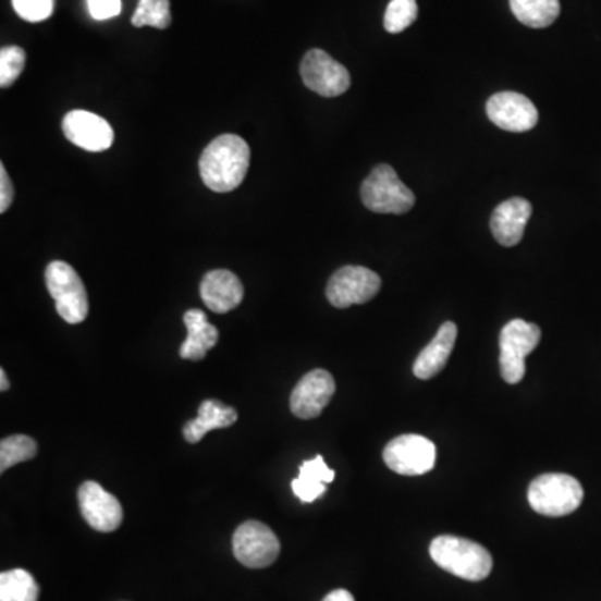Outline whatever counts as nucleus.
Instances as JSON below:
<instances>
[{
  "label": "nucleus",
  "instance_id": "obj_1",
  "mask_svg": "<svg viewBox=\"0 0 601 601\" xmlns=\"http://www.w3.org/2000/svg\"><path fill=\"white\" fill-rule=\"evenodd\" d=\"M250 149L243 137L222 134L200 155L203 183L214 193H231L243 184L249 169Z\"/></svg>",
  "mask_w": 601,
  "mask_h": 601
},
{
  "label": "nucleus",
  "instance_id": "obj_2",
  "mask_svg": "<svg viewBox=\"0 0 601 601\" xmlns=\"http://www.w3.org/2000/svg\"><path fill=\"white\" fill-rule=\"evenodd\" d=\"M430 555L440 568L463 580H485L493 569L490 551L466 538L451 535L434 538L430 544Z\"/></svg>",
  "mask_w": 601,
  "mask_h": 601
},
{
  "label": "nucleus",
  "instance_id": "obj_3",
  "mask_svg": "<svg viewBox=\"0 0 601 601\" xmlns=\"http://www.w3.org/2000/svg\"><path fill=\"white\" fill-rule=\"evenodd\" d=\"M580 481L563 473L538 476L528 488L531 508L543 516L560 518L580 508L584 501Z\"/></svg>",
  "mask_w": 601,
  "mask_h": 601
},
{
  "label": "nucleus",
  "instance_id": "obj_4",
  "mask_svg": "<svg viewBox=\"0 0 601 601\" xmlns=\"http://www.w3.org/2000/svg\"><path fill=\"white\" fill-rule=\"evenodd\" d=\"M363 205L376 214H405L415 206V194L391 165H376L361 186Z\"/></svg>",
  "mask_w": 601,
  "mask_h": 601
},
{
  "label": "nucleus",
  "instance_id": "obj_5",
  "mask_svg": "<svg viewBox=\"0 0 601 601\" xmlns=\"http://www.w3.org/2000/svg\"><path fill=\"white\" fill-rule=\"evenodd\" d=\"M46 286L54 297L58 315L69 324H79L89 315V299L81 275L64 261L46 268Z\"/></svg>",
  "mask_w": 601,
  "mask_h": 601
},
{
  "label": "nucleus",
  "instance_id": "obj_6",
  "mask_svg": "<svg viewBox=\"0 0 601 601\" xmlns=\"http://www.w3.org/2000/svg\"><path fill=\"white\" fill-rule=\"evenodd\" d=\"M540 340V326L523 319H512L501 330L500 368L506 383L518 384L525 378V358L533 353Z\"/></svg>",
  "mask_w": 601,
  "mask_h": 601
},
{
  "label": "nucleus",
  "instance_id": "obj_7",
  "mask_svg": "<svg viewBox=\"0 0 601 601\" xmlns=\"http://www.w3.org/2000/svg\"><path fill=\"white\" fill-rule=\"evenodd\" d=\"M381 278L363 266H344L331 275L326 296L334 308L365 305L380 293Z\"/></svg>",
  "mask_w": 601,
  "mask_h": 601
},
{
  "label": "nucleus",
  "instance_id": "obj_8",
  "mask_svg": "<svg viewBox=\"0 0 601 601\" xmlns=\"http://www.w3.org/2000/svg\"><path fill=\"white\" fill-rule=\"evenodd\" d=\"M233 551L247 568H268L280 556L281 544L268 525L250 519L234 531Z\"/></svg>",
  "mask_w": 601,
  "mask_h": 601
},
{
  "label": "nucleus",
  "instance_id": "obj_9",
  "mask_svg": "<svg viewBox=\"0 0 601 601\" xmlns=\"http://www.w3.org/2000/svg\"><path fill=\"white\" fill-rule=\"evenodd\" d=\"M383 458L388 468L397 475H425L434 468L437 446L433 441L419 434H403L388 443Z\"/></svg>",
  "mask_w": 601,
  "mask_h": 601
},
{
  "label": "nucleus",
  "instance_id": "obj_10",
  "mask_svg": "<svg viewBox=\"0 0 601 601\" xmlns=\"http://www.w3.org/2000/svg\"><path fill=\"white\" fill-rule=\"evenodd\" d=\"M299 72L305 86L322 97L341 96L351 86L347 69L321 49L309 50L300 62Z\"/></svg>",
  "mask_w": 601,
  "mask_h": 601
},
{
  "label": "nucleus",
  "instance_id": "obj_11",
  "mask_svg": "<svg viewBox=\"0 0 601 601\" xmlns=\"http://www.w3.org/2000/svg\"><path fill=\"white\" fill-rule=\"evenodd\" d=\"M487 114L494 125L508 133H528L538 124V111L528 97L518 93H498L487 102Z\"/></svg>",
  "mask_w": 601,
  "mask_h": 601
},
{
  "label": "nucleus",
  "instance_id": "obj_12",
  "mask_svg": "<svg viewBox=\"0 0 601 601\" xmlns=\"http://www.w3.org/2000/svg\"><path fill=\"white\" fill-rule=\"evenodd\" d=\"M336 391L333 376L324 369H315L296 384L291 394V412L300 419L318 418L330 405Z\"/></svg>",
  "mask_w": 601,
  "mask_h": 601
},
{
  "label": "nucleus",
  "instance_id": "obj_13",
  "mask_svg": "<svg viewBox=\"0 0 601 601\" xmlns=\"http://www.w3.org/2000/svg\"><path fill=\"white\" fill-rule=\"evenodd\" d=\"M79 506L84 519L100 533L118 530L122 523V506L114 494L108 493L96 481H86L79 488Z\"/></svg>",
  "mask_w": 601,
  "mask_h": 601
},
{
  "label": "nucleus",
  "instance_id": "obj_14",
  "mask_svg": "<svg viewBox=\"0 0 601 601\" xmlns=\"http://www.w3.org/2000/svg\"><path fill=\"white\" fill-rule=\"evenodd\" d=\"M62 131L68 140L89 152H102L114 143L111 124L89 111H72L62 121Z\"/></svg>",
  "mask_w": 601,
  "mask_h": 601
},
{
  "label": "nucleus",
  "instance_id": "obj_15",
  "mask_svg": "<svg viewBox=\"0 0 601 601\" xmlns=\"http://www.w3.org/2000/svg\"><path fill=\"white\" fill-rule=\"evenodd\" d=\"M531 211L533 208L530 203L523 197H512L501 203L491 216L490 225L494 240L505 247L519 244L525 234L526 224L530 221Z\"/></svg>",
  "mask_w": 601,
  "mask_h": 601
},
{
  "label": "nucleus",
  "instance_id": "obj_16",
  "mask_svg": "<svg viewBox=\"0 0 601 601\" xmlns=\"http://www.w3.org/2000/svg\"><path fill=\"white\" fill-rule=\"evenodd\" d=\"M200 297L212 312L224 315L241 305L244 287L240 278L228 269H214L200 283Z\"/></svg>",
  "mask_w": 601,
  "mask_h": 601
},
{
  "label": "nucleus",
  "instance_id": "obj_17",
  "mask_svg": "<svg viewBox=\"0 0 601 601\" xmlns=\"http://www.w3.org/2000/svg\"><path fill=\"white\" fill-rule=\"evenodd\" d=\"M456 336H458V328L455 322L446 321L441 324L437 336L416 358L415 366H413L416 378L431 380L443 371L451 353H453V347H455Z\"/></svg>",
  "mask_w": 601,
  "mask_h": 601
},
{
  "label": "nucleus",
  "instance_id": "obj_18",
  "mask_svg": "<svg viewBox=\"0 0 601 601\" xmlns=\"http://www.w3.org/2000/svg\"><path fill=\"white\" fill-rule=\"evenodd\" d=\"M187 338L181 344V358L200 361L216 346L219 340L218 330L208 321V316L200 309H189L184 315Z\"/></svg>",
  "mask_w": 601,
  "mask_h": 601
},
{
  "label": "nucleus",
  "instance_id": "obj_19",
  "mask_svg": "<svg viewBox=\"0 0 601 601\" xmlns=\"http://www.w3.org/2000/svg\"><path fill=\"white\" fill-rule=\"evenodd\" d=\"M237 421V412L230 406H224L216 400H206L199 406L197 418L184 425V438L187 443H199L205 434L212 430H221Z\"/></svg>",
  "mask_w": 601,
  "mask_h": 601
},
{
  "label": "nucleus",
  "instance_id": "obj_20",
  "mask_svg": "<svg viewBox=\"0 0 601 601\" xmlns=\"http://www.w3.org/2000/svg\"><path fill=\"white\" fill-rule=\"evenodd\" d=\"M334 475L336 473L318 455L300 465L299 476L293 480L291 488L300 501L312 503L326 493V485L334 480Z\"/></svg>",
  "mask_w": 601,
  "mask_h": 601
},
{
  "label": "nucleus",
  "instance_id": "obj_21",
  "mask_svg": "<svg viewBox=\"0 0 601 601\" xmlns=\"http://www.w3.org/2000/svg\"><path fill=\"white\" fill-rule=\"evenodd\" d=\"M513 15L533 29L550 27L559 19L560 0H510Z\"/></svg>",
  "mask_w": 601,
  "mask_h": 601
},
{
  "label": "nucleus",
  "instance_id": "obj_22",
  "mask_svg": "<svg viewBox=\"0 0 601 601\" xmlns=\"http://www.w3.org/2000/svg\"><path fill=\"white\" fill-rule=\"evenodd\" d=\"M39 585L25 569H9L0 575V601H37Z\"/></svg>",
  "mask_w": 601,
  "mask_h": 601
},
{
  "label": "nucleus",
  "instance_id": "obj_23",
  "mask_svg": "<svg viewBox=\"0 0 601 601\" xmlns=\"http://www.w3.org/2000/svg\"><path fill=\"white\" fill-rule=\"evenodd\" d=\"M37 443L33 438L24 437V434H15V437L5 438L0 443V471H8L17 463L29 462L36 458Z\"/></svg>",
  "mask_w": 601,
  "mask_h": 601
},
{
  "label": "nucleus",
  "instance_id": "obj_24",
  "mask_svg": "<svg viewBox=\"0 0 601 601\" xmlns=\"http://www.w3.org/2000/svg\"><path fill=\"white\" fill-rule=\"evenodd\" d=\"M134 27H156L168 29L171 25V4L169 0H139L133 15Z\"/></svg>",
  "mask_w": 601,
  "mask_h": 601
},
{
  "label": "nucleus",
  "instance_id": "obj_25",
  "mask_svg": "<svg viewBox=\"0 0 601 601\" xmlns=\"http://www.w3.org/2000/svg\"><path fill=\"white\" fill-rule=\"evenodd\" d=\"M416 19H418L416 0H391L384 14V29L390 34L403 33Z\"/></svg>",
  "mask_w": 601,
  "mask_h": 601
},
{
  "label": "nucleus",
  "instance_id": "obj_26",
  "mask_svg": "<svg viewBox=\"0 0 601 601\" xmlns=\"http://www.w3.org/2000/svg\"><path fill=\"white\" fill-rule=\"evenodd\" d=\"M24 65L25 52L21 47L9 46L0 50V87H11L24 71Z\"/></svg>",
  "mask_w": 601,
  "mask_h": 601
},
{
  "label": "nucleus",
  "instance_id": "obj_27",
  "mask_svg": "<svg viewBox=\"0 0 601 601\" xmlns=\"http://www.w3.org/2000/svg\"><path fill=\"white\" fill-rule=\"evenodd\" d=\"M19 17L27 22H42L54 12V0H12Z\"/></svg>",
  "mask_w": 601,
  "mask_h": 601
},
{
  "label": "nucleus",
  "instance_id": "obj_28",
  "mask_svg": "<svg viewBox=\"0 0 601 601\" xmlns=\"http://www.w3.org/2000/svg\"><path fill=\"white\" fill-rule=\"evenodd\" d=\"M90 17L108 21L121 14V0H87Z\"/></svg>",
  "mask_w": 601,
  "mask_h": 601
},
{
  "label": "nucleus",
  "instance_id": "obj_29",
  "mask_svg": "<svg viewBox=\"0 0 601 601\" xmlns=\"http://www.w3.org/2000/svg\"><path fill=\"white\" fill-rule=\"evenodd\" d=\"M12 199H14V186L5 171V165L2 164L0 165V212L2 214L11 208Z\"/></svg>",
  "mask_w": 601,
  "mask_h": 601
},
{
  "label": "nucleus",
  "instance_id": "obj_30",
  "mask_svg": "<svg viewBox=\"0 0 601 601\" xmlns=\"http://www.w3.org/2000/svg\"><path fill=\"white\" fill-rule=\"evenodd\" d=\"M322 601H355V597H353L349 591L340 588V590H334L331 591L330 594H326Z\"/></svg>",
  "mask_w": 601,
  "mask_h": 601
},
{
  "label": "nucleus",
  "instance_id": "obj_31",
  "mask_svg": "<svg viewBox=\"0 0 601 601\" xmlns=\"http://www.w3.org/2000/svg\"><path fill=\"white\" fill-rule=\"evenodd\" d=\"M0 390L2 391L9 390L8 375H5L4 369H0Z\"/></svg>",
  "mask_w": 601,
  "mask_h": 601
}]
</instances>
